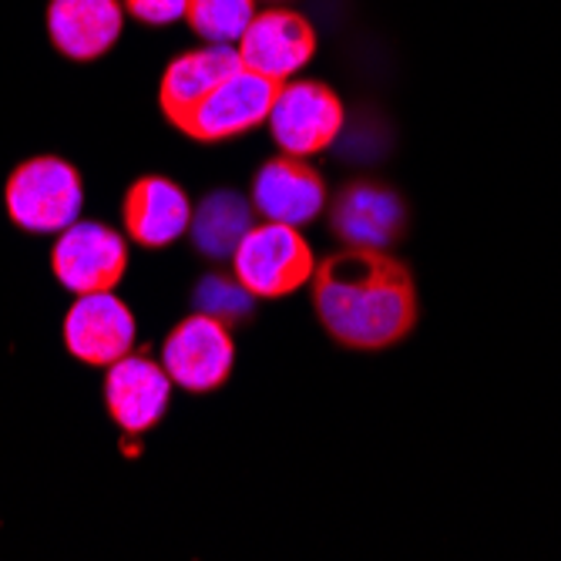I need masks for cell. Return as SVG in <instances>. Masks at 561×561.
Here are the masks:
<instances>
[{
    "label": "cell",
    "instance_id": "1",
    "mask_svg": "<svg viewBox=\"0 0 561 561\" xmlns=\"http://www.w3.org/2000/svg\"><path fill=\"white\" fill-rule=\"evenodd\" d=\"M313 306L323 330L350 350H383L417 323V289L403 263L380 249H346L313 273Z\"/></svg>",
    "mask_w": 561,
    "mask_h": 561
},
{
    "label": "cell",
    "instance_id": "2",
    "mask_svg": "<svg viewBox=\"0 0 561 561\" xmlns=\"http://www.w3.org/2000/svg\"><path fill=\"white\" fill-rule=\"evenodd\" d=\"M8 216L24 232H65L71 222H78L84 206V185L71 162L41 156L27 159L14 169L8 179Z\"/></svg>",
    "mask_w": 561,
    "mask_h": 561
},
{
    "label": "cell",
    "instance_id": "3",
    "mask_svg": "<svg viewBox=\"0 0 561 561\" xmlns=\"http://www.w3.org/2000/svg\"><path fill=\"white\" fill-rule=\"evenodd\" d=\"M232 266H236V279L252 296H266V299L296 293L317 273L310 242L296 232V226H283V222L252 226L232 252Z\"/></svg>",
    "mask_w": 561,
    "mask_h": 561
},
{
    "label": "cell",
    "instance_id": "4",
    "mask_svg": "<svg viewBox=\"0 0 561 561\" xmlns=\"http://www.w3.org/2000/svg\"><path fill=\"white\" fill-rule=\"evenodd\" d=\"M270 131L286 156H317L330 148L343 131L346 112L336 91L320 81H293L279 84V94L270 108Z\"/></svg>",
    "mask_w": 561,
    "mask_h": 561
},
{
    "label": "cell",
    "instance_id": "5",
    "mask_svg": "<svg viewBox=\"0 0 561 561\" xmlns=\"http://www.w3.org/2000/svg\"><path fill=\"white\" fill-rule=\"evenodd\" d=\"M279 94V81H270L249 68L232 71L198 101L179 131L195 141H226L242 131H252L270 118V108Z\"/></svg>",
    "mask_w": 561,
    "mask_h": 561
},
{
    "label": "cell",
    "instance_id": "6",
    "mask_svg": "<svg viewBox=\"0 0 561 561\" xmlns=\"http://www.w3.org/2000/svg\"><path fill=\"white\" fill-rule=\"evenodd\" d=\"M50 270L58 283L81 293H105L115 289L128 270V245L122 232L101 222H71L50 252Z\"/></svg>",
    "mask_w": 561,
    "mask_h": 561
},
{
    "label": "cell",
    "instance_id": "7",
    "mask_svg": "<svg viewBox=\"0 0 561 561\" xmlns=\"http://www.w3.org/2000/svg\"><path fill=\"white\" fill-rule=\"evenodd\" d=\"M236 360L229 327L209 313L185 317L165 340L162 367L188 393H209L226 383Z\"/></svg>",
    "mask_w": 561,
    "mask_h": 561
},
{
    "label": "cell",
    "instance_id": "8",
    "mask_svg": "<svg viewBox=\"0 0 561 561\" xmlns=\"http://www.w3.org/2000/svg\"><path fill=\"white\" fill-rule=\"evenodd\" d=\"M242 68L256 71L270 81H286L293 78L306 61L317 55V34L299 18L296 11L286 8H270L249 21L242 37L236 41Z\"/></svg>",
    "mask_w": 561,
    "mask_h": 561
},
{
    "label": "cell",
    "instance_id": "9",
    "mask_svg": "<svg viewBox=\"0 0 561 561\" xmlns=\"http://www.w3.org/2000/svg\"><path fill=\"white\" fill-rule=\"evenodd\" d=\"M65 346L88 367H112L135 346V317L112 293H81L65 320Z\"/></svg>",
    "mask_w": 561,
    "mask_h": 561
},
{
    "label": "cell",
    "instance_id": "10",
    "mask_svg": "<svg viewBox=\"0 0 561 561\" xmlns=\"http://www.w3.org/2000/svg\"><path fill=\"white\" fill-rule=\"evenodd\" d=\"M333 236L346 249H390L407 229L403 198L380 182H350L340 188L333 213Z\"/></svg>",
    "mask_w": 561,
    "mask_h": 561
},
{
    "label": "cell",
    "instance_id": "11",
    "mask_svg": "<svg viewBox=\"0 0 561 561\" xmlns=\"http://www.w3.org/2000/svg\"><path fill=\"white\" fill-rule=\"evenodd\" d=\"M169 397L172 377L162 364L148 360L141 353H125L122 360L108 367L105 407L125 434H141L156 427L169 411Z\"/></svg>",
    "mask_w": 561,
    "mask_h": 561
},
{
    "label": "cell",
    "instance_id": "12",
    "mask_svg": "<svg viewBox=\"0 0 561 561\" xmlns=\"http://www.w3.org/2000/svg\"><path fill=\"white\" fill-rule=\"evenodd\" d=\"M327 206V185L313 165L299 162L296 156L273 159L260 169L252 182V209L266 222L306 226L313 222Z\"/></svg>",
    "mask_w": 561,
    "mask_h": 561
},
{
    "label": "cell",
    "instance_id": "13",
    "mask_svg": "<svg viewBox=\"0 0 561 561\" xmlns=\"http://www.w3.org/2000/svg\"><path fill=\"white\" fill-rule=\"evenodd\" d=\"M239 68H242V61L232 44H206L198 50H188V55H179L165 68L162 84H159V105H162L165 118L175 128H182L198 101Z\"/></svg>",
    "mask_w": 561,
    "mask_h": 561
},
{
    "label": "cell",
    "instance_id": "14",
    "mask_svg": "<svg viewBox=\"0 0 561 561\" xmlns=\"http://www.w3.org/2000/svg\"><path fill=\"white\" fill-rule=\"evenodd\" d=\"M47 34L61 55L94 61L108 55L122 34V4L118 0H50Z\"/></svg>",
    "mask_w": 561,
    "mask_h": 561
},
{
    "label": "cell",
    "instance_id": "15",
    "mask_svg": "<svg viewBox=\"0 0 561 561\" xmlns=\"http://www.w3.org/2000/svg\"><path fill=\"white\" fill-rule=\"evenodd\" d=\"M125 232L148 249H162L175 242L188 222H192V206L188 195L162 175H145L125 192Z\"/></svg>",
    "mask_w": 561,
    "mask_h": 561
},
{
    "label": "cell",
    "instance_id": "16",
    "mask_svg": "<svg viewBox=\"0 0 561 561\" xmlns=\"http://www.w3.org/2000/svg\"><path fill=\"white\" fill-rule=\"evenodd\" d=\"M252 229V206L236 192H213L195 206L188 232L209 260H229L242 236Z\"/></svg>",
    "mask_w": 561,
    "mask_h": 561
},
{
    "label": "cell",
    "instance_id": "17",
    "mask_svg": "<svg viewBox=\"0 0 561 561\" xmlns=\"http://www.w3.org/2000/svg\"><path fill=\"white\" fill-rule=\"evenodd\" d=\"M192 31L209 44H236L256 18V0H188Z\"/></svg>",
    "mask_w": 561,
    "mask_h": 561
},
{
    "label": "cell",
    "instance_id": "18",
    "mask_svg": "<svg viewBox=\"0 0 561 561\" xmlns=\"http://www.w3.org/2000/svg\"><path fill=\"white\" fill-rule=\"evenodd\" d=\"M252 296L239 279H226V276H206L195 293V306L198 313H209L222 323H236L252 310Z\"/></svg>",
    "mask_w": 561,
    "mask_h": 561
},
{
    "label": "cell",
    "instance_id": "19",
    "mask_svg": "<svg viewBox=\"0 0 561 561\" xmlns=\"http://www.w3.org/2000/svg\"><path fill=\"white\" fill-rule=\"evenodd\" d=\"M125 8H128L138 21L162 27V24H172V21L185 18L188 0H125Z\"/></svg>",
    "mask_w": 561,
    "mask_h": 561
}]
</instances>
